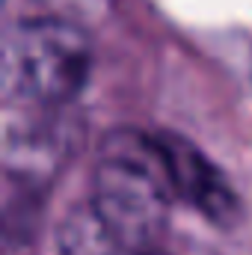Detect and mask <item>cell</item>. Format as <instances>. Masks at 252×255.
Masks as SVG:
<instances>
[{"mask_svg":"<svg viewBox=\"0 0 252 255\" xmlns=\"http://www.w3.org/2000/svg\"><path fill=\"white\" fill-rule=\"evenodd\" d=\"M175 187L157 136L113 130L92 172L89 202L130 250L148 253L166 226Z\"/></svg>","mask_w":252,"mask_h":255,"instance_id":"obj_1","label":"cell"},{"mask_svg":"<svg viewBox=\"0 0 252 255\" xmlns=\"http://www.w3.org/2000/svg\"><path fill=\"white\" fill-rule=\"evenodd\" d=\"M89 71L92 45L68 21L27 18L9 36V80L30 104H68L86 86Z\"/></svg>","mask_w":252,"mask_h":255,"instance_id":"obj_2","label":"cell"},{"mask_svg":"<svg viewBox=\"0 0 252 255\" xmlns=\"http://www.w3.org/2000/svg\"><path fill=\"white\" fill-rule=\"evenodd\" d=\"M157 142L163 148L175 196L190 202L211 223L229 226L238 217V196L229 187V181L217 172V166L184 136L157 133Z\"/></svg>","mask_w":252,"mask_h":255,"instance_id":"obj_3","label":"cell"},{"mask_svg":"<svg viewBox=\"0 0 252 255\" xmlns=\"http://www.w3.org/2000/svg\"><path fill=\"white\" fill-rule=\"evenodd\" d=\"M60 255H142L107 226V220L86 199L65 214L60 226Z\"/></svg>","mask_w":252,"mask_h":255,"instance_id":"obj_4","label":"cell"},{"mask_svg":"<svg viewBox=\"0 0 252 255\" xmlns=\"http://www.w3.org/2000/svg\"><path fill=\"white\" fill-rule=\"evenodd\" d=\"M142 255H157V253H142Z\"/></svg>","mask_w":252,"mask_h":255,"instance_id":"obj_5","label":"cell"}]
</instances>
